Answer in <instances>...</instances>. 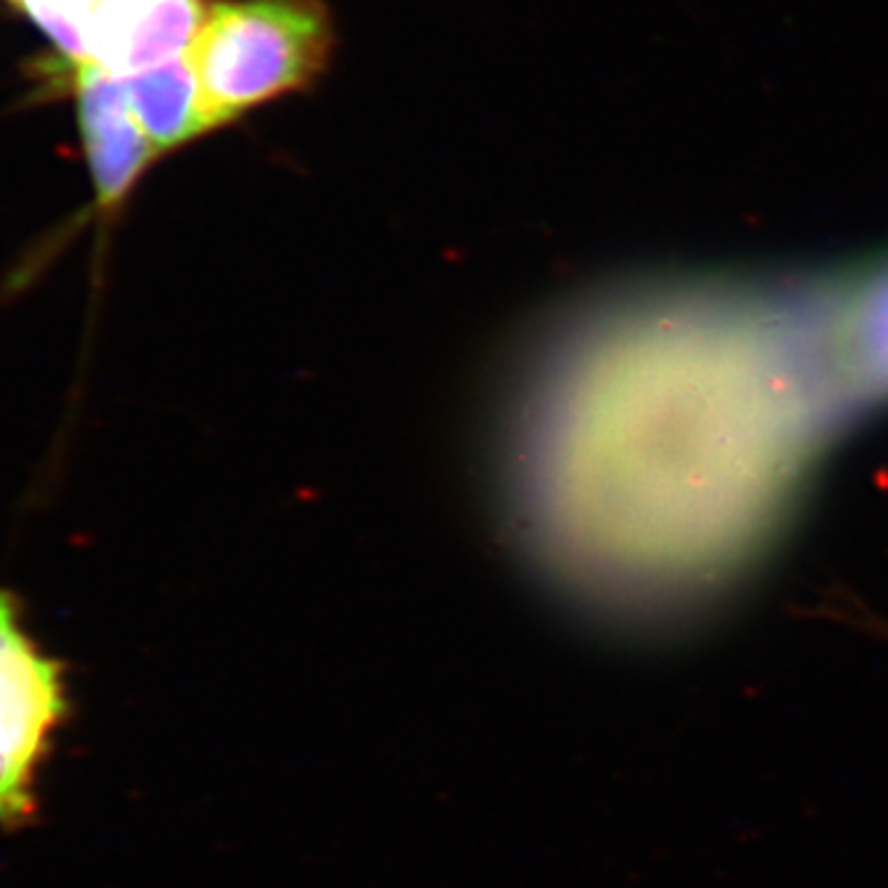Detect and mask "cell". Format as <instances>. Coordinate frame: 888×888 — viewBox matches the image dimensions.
<instances>
[{"instance_id":"obj_1","label":"cell","mask_w":888,"mask_h":888,"mask_svg":"<svg viewBox=\"0 0 888 888\" xmlns=\"http://www.w3.org/2000/svg\"><path fill=\"white\" fill-rule=\"evenodd\" d=\"M548 363L518 491L555 568L597 595H699L765 546L859 403L837 309L662 299L588 321Z\"/></svg>"},{"instance_id":"obj_2","label":"cell","mask_w":888,"mask_h":888,"mask_svg":"<svg viewBox=\"0 0 888 888\" xmlns=\"http://www.w3.org/2000/svg\"><path fill=\"white\" fill-rule=\"evenodd\" d=\"M321 0H222L205 15L190 57L215 129L309 87L331 60Z\"/></svg>"},{"instance_id":"obj_3","label":"cell","mask_w":888,"mask_h":888,"mask_svg":"<svg viewBox=\"0 0 888 888\" xmlns=\"http://www.w3.org/2000/svg\"><path fill=\"white\" fill-rule=\"evenodd\" d=\"M72 713L62 659L30 629L23 597L0 585V829L40 814V777Z\"/></svg>"},{"instance_id":"obj_4","label":"cell","mask_w":888,"mask_h":888,"mask_svg":"<svg viewBox=\"0 0 888 888\" xmlns=\"http://www.w3.org/2000/svg\"><path fill=\"white\" fill-rule=\"evenodd\" d=\"M77 99L97 208L102 215H111L158 151L131 109L124 77L87 62L77 67Z\"/></svg>"},{"instance_id":"obj_5","label":"cell","mask_w":888,"mask_h":888,"mask_svg":"<svg viewBox=\"0 0 888 888\" xmlns=\"http://www.w3.org/2000/svg\"><path fill=\"white\" fill-rule=\"evenodd\" d=\"M205 0H102L89 25L92 62L129 77L193 50Z\"/></svg>"},{"instance_id":"obj_6","label":"cell","mask_w":888,"mask_h":888,"mask_svg":"<svg viewBox=\"0 0 888 888\" xmlns=\"http://www.w3.org/2000/svg\"><path fill=\"white\" fill-rule=\"evenodd\" d=\"M124 79L131 109L158 156L215 131L190 52Z\"/></svg>"},{"instance_id":"obj_7","label":"cell","mask_w":888,"mask_h":888,"mask_svg":"<svg viewBox=\"0 0 888 888\" xmlns=\"http://www.w3.org/2000/svg\"><path fill=\"white\" fill-rule=\"evenodd\" d=\"M839 304V346L861 400H888V259Z\"/></svg>"},{"instance_id":"obj_8","label":"cell","mask_w":888,"mask_h":888,"mask_svg":"<svg viewBox=\"0 0 888 888\" xmlns=\"http://www.w3.org/2000/svg\"><path fill=\"white\" fill-rule=\"evenodd\" d=\"M15 3L45 30V35L74 67L92 62L89 25L102 0H15Z\"/></svg>"},{"instance_id":"obj_9","label":"cell","mask_w":888,"mask_h":888,"mask_svg":"<svg viewBox=\"0 0 888 888\" xmlns=\"http://www.w3.org/2000/svg\"><path fill=\"white\" fill-rule=\"evenodd\" d=\"M13 3H15V0H13Z\"/></svg>"}]
</instances>
